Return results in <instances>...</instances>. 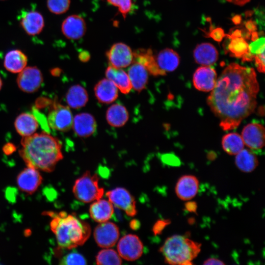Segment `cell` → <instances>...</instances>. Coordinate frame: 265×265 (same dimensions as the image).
I'll return each instance as SVG.
<instances>
[{
    "mask_svg": "<svg viewBox=\"0 0 265 265\" xmlns=\"http://www.w3.org/2000/svg\"><path fill=\"white\" fill-rule=\"evenodd\" d=\"M259 91L254 69L232 63L217 79L207 103L222 129L231 130L253 112Z\"/></svg>",
    "mask_w": 265,
    "mask_h": 265,
    "instance_id": "1",
    "label": "cell"
},
{
    "mask_svg": "<svg viewBox=\"0 0 265 265\" xmlns=\"http://www.w3.org/2000/svg\"><path fill=\"white\" fill-rule=\"evenodd\" d=\"M19 153L27 166L51 172L63 158L61 144L48 132L23 137Z\"/></svg>",
    "mask_w": 265,
    "mask_h": 265,
    "instance_id": "2",
    "label": "cell"
},
{
    "mask_svg": "<svg viewBox=\"0 0 265 265\" xmlns=\"http://www.w3.org/2000/svg\"><path fill=\"white\" fill-rule=\"evenodd\" d=\"M52 218L50 222L58 245L61 248L72 249L83 245L91 234L89 224L74 214L65 212H46Z\"/></svg>",
    "mask_w": 265,
    "mask_h": 265,
    "instance_id": "3",
    "label": "cell"
},
{
    "mask_svg": "<svg viewBox=\"0 0 265 265\" xmlns=\"http://www.w3.org/2000/svg\"><path fill=\"white\" fill-rule=\"evenodd\" d=\"M201 247V243L186 236L174 235L165 240L159 251L167 264L190 265L200 252Z\"/></svg>",
    "mask_w": 265,
    "mask_h": 265,
    "instance_id": "4",
    "label": "cell"
},
{
    "mask_svg": "<svg viewBox=\"0 0 265 265\" xmlns=\"http://www.w3.org/2000/svg\"><path fill=\"white\" fill-rule=\"evenodd\" d=\"M99 178L96 174L85 172L75 182L73 193L79 201L88 203L101 199L104 189L99 185Z\"/></svg>",
    "mask_w": 265,
    "mask_h": 265,
    "instance_id": "5",
    "label": "cell"
},
{
    "mask_svg": "<svg viewBox=\"0 0 265 265\" xmlns=\"http://www.w3.org/2000/svg\"><path fill=\"white\" fill-rule=\"evenodd\" d=\"M47 121L49 127L60 132H67L72 127L73 117L70 107L54 103L50 111Z\"/></svg>",
    "mask_w": 265,
    "mask_h": 265,
    "instance_id": "6",
    "label": "cell"
},
{
    "mask_svg": "<svg viewBox=\"0 0 265 265\" xmlns=\"http://www.w3.org/2000/svg\"><path fill=\"white\" fill-rule=\"evenodd\" d=\"M106 196L113 206L124 211L128 216H134L136 214L135 199L126 188L117 187L106 192Z\"/></svg>",
    "mask_w": 265,
    "mask_h": 265,
    "instance_id": "7",
    "label": "cell"
},
{
    "mask_svg": "<svg viewBox=\"0 0 265 265\" xmlns=\"http://www.w3.org/2000/svg\"><path fill=\"white\" fill-rule=\"evenodd\" d=\"M117 251L120 256L129 261L139 259L143 254L144 246L139 237L133 234L126 235L119 240Z\"/></svg>",
    "mask_w": 265,
    "mask_h": 265,
    "instance_id": "8",
    "label": "cell"
},
{
    "mask_svg": "<svg viewBox=\"0 0 265 265\" xmlns=\"http://www.w3.org/2000/svg\"><path fill=\"white\" fill-rule=\"evenodd\" d=\"M120 236L118 227L114 223H100L94 229L93 236L97 244L102 248H110L117 242Z\"/></svg>",
    "mask_w": 265,
    "mask_h": 265,
    "instance_id": "9",
    "label": "cell"
},
{
    "mask_svg": "<svg viewBox=\"0 0 265 265\" xmlns=\"http://www.w3.org/2000/svg\"><path fill=\"white\" fill-rule=\"evenodd\" d=\"M43 81L40 69L36 66L26 67L19 73L17 82L19 88L23 92L32 93L37 91Z\"/></svg>",
    "mask_w": 265,
    "mask_h": 265,
    "instance_id": "10",
    "label": "cell"
},
{
    "mask_svg": "<svg viewBox=\"0 0 265 265\" xmlns=\"http://www.w3.org/2000/svg\"><path fill=\"white\" fill-rule=\"evenodd\" d=\"M106 54L110 66L117 68L127 67L133 61V52L123 42L113 44Z\"/></svg>",
    "mask_w": 265,
    "mask_h": 265,
    "instance_id": "11",
    "label": "cell"
},
{
    "mask_svg": "<svg viewBox=\"0 0 265 265\" xmlns=\"http://www.w3.org/2000/svg\"><path fill=\"white\" fill-rule=\"evenodd\" d=\"M43 178L38 170L27 166L18 175L17 184L19 189L26 194L34 193L42 183Z\"/></svg>",
    "mask_w": 265,
    "mask_h": 265,
    "instance_id": "12",
    "label": "cell"
},
{
    "mask_svg": "<svg viewBox=\"0 0 265 265\" xmlns=\"http://www.w3.org/2000/svg\"><path fill=\"white\" fill-rule=\"evenodd\" d=\"M241 137L244 143L250 149H261L265 145V128L259 123H249L243 129Z\"/></svg>",
    "mask_w": 265,
    "mask_h": 265,
    "instance_id": "13",
    "label": "cell"
},
{
    "mask_svg": "<svg viewBox=\"0 0 265 265\" xmlns=\"http://www.w3.org/2000/svg\"><path fill=\"white\" fill-rule=\"evenodd\" d=\"M61 32L70 40H78L82 38L86 31V24L84 19L77 14L67 17L61 24Z\"/></svg>",
    "mask_w": 265,
    "mask_h": 265,
    "instance_id": "14",
    "label": "cell"
},
{
    "mask_svg": "<svg viewBox=\"0 0 265 265\" xmlns=\"http://www.w3.org/2000/svg\"><path fill=\"white\" fill-rule=\"evenodd\" d=\"M217 80L215 70L210 66H203L197 69L193 74V83L197 90L209 92L214 88Z\"/></svg>",
    "mask_w": 265,
    "mask_h": 265,
    "instance_id": "15",
    "label": "cell"
},
{
    "mask_svg": "<svg viewBox=\"0 0 265 265\" xmlns=\"http://www.w3.org/2000/svg\"><path fill=\"white\" fill-rule=\"evenodd\" d=\"M199 187V180L196 176L185 175L178 179L175 186V191L180 199L189 201L197 195Z\"/></svg>",
    "mask_w": 265,
    "mask_h": 265,
    "instance_id": "16",
    "label": "cell"
},
{
    "mask_svg": "<svg viewBox=\"0 0 265 265\" xmlns=\"http://www.w3.org/2000/svg\"><path fill=\"white\" fill-rule=\"evenodd\" d=\"M20 24L25 32L30 36L39 34L45 26L44 17L36 10L24 12L21 15Z\"/></svg>",
    "mask_w": 265,
    "mask_h": 265,
    "instance_id": "17",
    "label": "cell"
},
{
    "mask_svg": "<svg viewBox=\"0 0 265 265\" xmlns=\"http://www.w3.org/2000/svg\"><path fill=\"white\" fill-rule=\"evenodd\" d=\"M72 127L78 136L87 137L95 132L97 124L92 115L83 112L77 114L73 118Z\"/></svg>",
    "mask_w": 265,
    "mask_h": 265,
    "instance_id": "18",
    "label": "cell"
},
{
    "mask_svg": "<svg viewBox=\"0 0 265 265\" xmlns=\"http://www.w3.org/2000/svg\"><path fill=\"white\" fill-rule=\"evenodd\" d=\"M94 90L97 100L102 104H110L118 95V88L107 79L100 80L95 85Z\"/></svg>",
    "mask_w": 265,
    "mask_h": 265,
    "instance_id": "19",
    "label": "cell"
},
{
    "mask_svg": "<svg viewBox=\"0 0 265 265\" xmlns=\"http://www.w3.org/2000/svg\"><path fill=\"white\" fill-rule=\"evenodd\" d=\"M93 202L89 210L91 218L99 223L108 221L114 212L112 203L109 200L101 199Z\"/></svg>",
    "mask_w": 265,
    "mask_h": 265,
    "instance_id": "20",
    "label": "cell"
},
{
    "mask_svg": "<svg viewBox=\"0 0 265 265\" xmlns=\"http://www.w3.org/2000/svg\"><path fill=\"white\" fill-rule=\"evenodd\" d=\"M133 61H136L143 65L148 73L153 76H164L166 73L159 67L155 56L151 49H139L133 52Z\"/></svg>",
    "mask_w": 265,
    "mask_h": 265,
    "instance_id": "21",
    "label": "cell"
},
{
    "mask_svg": "<svg viewBox=\"0 0 265 265\" xmlns=\"http://www.w3.org/2000/svg\"><path fill=\"white\" fill-rule=\"evenodd\" d=\"M193 56L198 64L203 66H210L214 64L217 60L218 52L212 44L203 43L195 47Z\"/></svg>",
    "mask_w": 265,
    "mask_h": 265,
    "instance_id": "22",
    "label": "cell"
},
{
    "mask_svg": "<svg viewBox=\"0 0 265 265\" xmlns=\"http://www.w3.org/2000/svg\"><path fill=\"white\" fill-rule=\"evenodd\" d=\"M148 73L143 65L138 62L133 61L128 71L132 88L137 92L144 89L148 82Z\"/></svg>",
    "mask_w": 265,
    "mask_h": 265,
    "instance_id": "23",
    "label": "cell"
},
{
    "mask_svg": "<svg viewBox=\"0 0 265 265\" xmlns=\"http://www.w3.org/2000/svg\"><path fill=\"white\" fill-rule=\"evenodd\" d=\"M27 57L22 51L12 50L5 54L3 66L6 70L12 73H19L26 66Z\"/></svg>",
    "mask_w": 265,
    "mask_h": 265,
    "instance_id": "24",
    "label": "cell"
},
{
    "mask_svg": "<svg viewBox=\"0 0 265 265\" xmlns=\"http://www.w3.org/2000/svg\"><path fill=\"white\" fill-rule=\"evenodd\" d=\"M105 75L122 93L126 94L131 90L132 86L128 75L122 68L109 66L106 70Z\"/></svg>",
    "mask_w": 265,
    "mask_h": 265,
    "instance_id": "25",
    "label": "cell"
},
{
    "mask_svg": "<svg viewBox=\"0 0 265 265\" xmlns=\"http://www.w3.org/2000/svg\"><path fill=\"white\" fill-rule=\"evenodd\" d=\"M39 123L33 115L28 112L19 114L14 122V126L17 132L23 137L28 136L35 133L38 127Z\"/></svg>",
    "mask_w": 265,
    "mask_h": 265,
    "instance_id": "26",
    "label": "cell"
},
{
    "mask_svg": "<svg viewBox=\"0 0 265 265\" xmlns=\"http://www.w3.org/2000/svg\"><path fill=\"white\" fill-rule=\"evenodd\" d=\"M155 58L159 67L165 73L172 72L177 69L180 60L177 53L169 48L160 51Z\"/></svg>",
    "mask_w": 265,
    "mask_h": 265,
    "instance_id": "27",
    "label": "cell"
},
{
    "mask_svg": "<svg viewBox=\"0 0 265 265\" xmlns=\"http://www.w3.org/2000/svg\"><path fill=\"white\" fill-rule=\"evenodd\" d=\"M65 99L70 107L79 109L86 104L88 101V95L83 87L79 84H75L68 89Z\"/></svg>",
    "mask_w": 265,
    "mask_h": 265,
    "instance_id": "28",
    "label": "cell"
},
{
    "mask_svg": "<svg viewBox=\"0 0 265 265\" xmlns=\"http://www.w3.org/2000/svg\"><path fill=\"white\" fill-rule=\"evenodd\" d=\"M129 119V113L127 108L120 104H114L107 109L106 119L108 123L114 127L124 126Z\"/></svg>",
    "mask_w": 265,
    "mask_h": 265,
    "instance_id": "29",
    "label": "cell"
},
{
    "mask_svg": "<svg viewBox=\"0 0 265 265\" xmlns=\"http://www.w3.org/2000/svg\"><path fill=\"white\" fill-rule=\"evenodd\" d=\"M236 155L235 164L241 171L245 173L252 172L258 165L257 156L249 150L243 149Z\"/></svg>",
    "mask_w": 265,
    "mask_h": 265,
    "instance_id": "30",
    "label": "cell"
},
{
    "mask_svg": "<svg viewBox=\"0 0 265 265\" xmlns=\"http://www.w3.org/2000/svg\"><path fill=\"white\" fill-rule=\"evenodd\" d=\"M229 42L224 44L225 52L230 53L232 56L242 58L249 52L248 44L242 36L236 37L228 34Z\"/></svg>",
    "mask_w": 265,
    "mask_h": 265,
    "instance_id": "31",
    "label": "cell"
},
{
    "mask_svg": "<svg viewBox=\"0 0 265 265\" xmlns=\"http://www.w3.org/2000/svg\"><path fill=\"white\" fill-rule=\"evenodd\" d=\"M244 142L241 136L237 133L225 134L222 139L223 150L228 154L236 155L244 149Z\"/></svg>",
    "mask_w": 265,
    "mask_h": 265,
    "instance_id": "32",
    "label": "cell"
},
{
    "mask_svg": "<svg viewBox=\"0 0 265 265\" xmlns=\"http://www.w3.org/2000/svg\"><path fill=\"white\" fill-rule=\"evenodd\" d=\"M96 262L99 265H119L122 264V261L117 252L106 248L98 253L96 257Z\"/></svg>",
    "mask_w": 265,
    "mask_h": 265,
    "instance_id": "33",
    "label": "cell"
},
{
    "mask_svg": "<svg viewBox=\"0 0 265 265\" xmlns=\"http://www.w3.org/2000/svg\"><path fill=\"white\" fill-rule=\"evenodd\" d=\"M71 0H47L48 10L56 15L66 12L70 6Z\"/></svg>",
    "mask_w": 265,
    "mask_h": 265,
    "instance_id": "34",
    "label": "cell"
},
{
    "mask_svg": "<svg viewBox=\"0 0 265 265\" xmlns=\"http://www.w3.org/2000/svg\"><path fill=\"white\" fill-rule=\"evenodd\" d=\"M86 260L80 253L72 251L68 253L63 257L60 262V264L65 265H86Z\"/></svg>",
    "mask_w": 265,
    "mask_h": 265,
    "instance_id": "35",
    "label": "cell"
},
{
    "mask_svg": "<svg viewBox=\"0 0 265 265\" xmlns=\"http://www.w3.org/2000/svg\"><path fill=\"white\" fill-rule=\"evenodd\" d=\"M111 5L116 7L124 19L130 12L132 6V0H106Z\"/></svg>",
    "mask_w": 265,
    "mask_h": 265,
    "instance_id": "36",
    "label": "cell"
},
{
    "mask_svg": "<svg viewBox=\"0 0 265 265\" xmlns=\"http://www.w3.org/2000/svg\"><path fill=\"white\" fill-rule=\"evenodd\" d=\"M249 52L254 56L265 52V38H258L248 45Z\"/></svg>",
    "mask_w": 265,
    "mask_h": 265,
    "instance_id": "37",
    "label": "cell"
},
{
    "mask_svg": "<svg viewBox=\"0 0 265 265\" xmlns=\"http://www.w3.org/2000/svg\"><path fill=\"white\" fill-rule=\"evenodd\" d=\"M171 221L169 219H159L154 224L152 231L155 235L161 234L163 230L168 225L170 224Z\"/></svg>",
    "mask_w": 265,
    "mask_h": 265,
    "instance_id": "38",
    "label": "cell"
},
{
    "mask_svg": "<svg viewBox=\"0 0 265 265\" xmlns=\"http://www.w3.org/2000/svg\"><path fill=\"white\" fill-rule=\"evenodd\" d=\"M254 58L258 71L265 73V52L255 55Z\"/></svg>",
    "mask_w": 265,
    "mask_h": 265,
    "instance_id": "39",
    "label": "cell"
},
{
    "mask_svg": "<svg viewBox=\"0 0 265 265\" xmlns=\"http://www.w3.org/2000/svg\"><path fill=\"white\" fill-rule=\"evenodd\" d=\"M225 34L223 29L217 27L211 31L210 36L215 41L220 42L225 37Z\"/></svg>",
    "mask_w": 265,
    "mask_h": 265,
    "instance_id": "40",
    "label": "cell"
},
{
    "mask_svg": "<svg viewBox=\"0 0 265 265\" xmlns=\"http://www.w3.org/2000/svg\"><path fill=\"white\" fill-rule=\"evenodd\" d=\"M186 210L191 212H195L197 209V205L196 202L188 201L185 205Z\"/></svg>",
    "mask_w": 265,
    "mask_h": 265,
    "instance_id": "41",
    "label": "cell"
},
{
    "mask_svg": "<svg viewBox=\"0 0 265 265\" xmlns=\"http://www.w3.org/2000/svg\"><path fill=\"white\" fill-rule=\"evenodd\" d=\"M203 265H224L225 264L221 260L215 258H210L207 259L203 264Z\"/></svg>",
    "mask_w": 265,
    "mask_h": 265,
    "instance_id": "42",
    "label": "cell"
},
{
    "mask_svg": "<svg viewBox=\"0 0 265 265\" xmlns=\"http://www.w3.org/2000/svg\"><path fill=\"white\" fill-rule=\"evenodd\" d=\"M3 151L6 155H10L16 150V147L12 143H7L3 147Z\"/></svg>",
    "mask_w": 265,
    "mask_h": 265,
    "instance_id": "43",
    "label": "cell"
},
{
    "mask_svg": "<svg viewBox=\"0 0 265 265\" xmlns=\"http://www.w3.org/2000/svg\"><path fill=\"white\" fill-rule=\"evenodd\" d=\"M245 27L250 34L253 32L255 31L257 29V26L255 23L252 20L246 22L245 23Z\"/></svg>",
    "mask_w": 265,
    "mask_h": 265,
    "instance_id": "44",
    "label": "cell"
},
{
    "mask_svg": "<svg viewBox=\"0 0 265 265\" xmlns=\"http://www.w3.org/2000/svg\"><path fill=\"white\" fill-rule=\"evenodd\" d=\"M79 58L81 61L86 62L90 58V55L87 51H83L79 53Z\"/></svg>",
    "mask_w": 265,
    "mask_h": 265,
    "instance_id": "45",
    "label": "cell"
},
{
    "mask_svg": "<svg viewBox=\"0 0 265 265\" xmlns=\"http://www.w3.org/2000/svg\"><path fill=\"white\" fill-rule=\"evenodd\" d=\"M227 1L233 3L235 4L242 6L247 2H248L250 0H226Z\"/></svg>",
    "mask_w": 265,
    "mask_h": 265,
    "instance_id": "46",
    "label": "cell"
},
{
    "mask_svg": "<svg viewBox=\"0 0 265 265\" xmlns=\"http://www.w3.org/2000/svg\"><path fill=\"white\" fill-rule=\"evenodd\" d=\"M130 226L133 229H137L139 226V221L135 219L132 220L130 223Z\"/></svg>",
    "mask_w": 265,
    "mask_h": 265,
    "instance_id": "47",
    "label": "cell"
},
{
    "mask_svg": "<svg viewBox=\"0 0 265 265\" xmlns=\"http://www.w3.org/2000/svg\"><path fill=\"white\" fill-rule=\"evenodd\" d=\"M241 20V17L239 15H236L233 18V22L236 24H239L240 23V21Z\"/></svg>",
    "mask_w": 265,
    "mask_h": 265,
    "instance_id": "48",
    "label": "cell"
},
{
    "mask_svg": "<svg viewBox=\"0 0 265 265\" xmlns=\"http://www.w3.org/2000/svg\"><path fill=\"white\" fill-rule=\"evenodd\" d=\"M60 72H61V70H60V69H58V68L53 69L52 71L51 72V73H52V74L53 75H54L55 74L56 75L58 74H60Z\"/></svg>",
    "mask_w": 265,
    "mask_h": 265,
    "instance_id": "49",
    "label": "cell"
},
{
    "mask_svg": "<svg viewBox=\"0 0 265 265\" xmlns=\"http://www.w3.org/2000/svg\"><path fill=\"white\" fill-rule=\"evenodd\" d=\"M2 80L0 78V90L1 88V87H2Z\"/></svg>",
    "mask_w": 265,
    "mask_h": 265,
    "instance_id": "50",
    "label": "cell"
},
{
    "mask_svg": "<svg viewBox=\"0 0 265 265\" xmlns=\"http://www.w3.org/2000/svg\"></svg>",
    "mask_w": 265,
    "mask_h": 265,
    "instance_id": "51",
    "label": "cell"
}]
</instances>
